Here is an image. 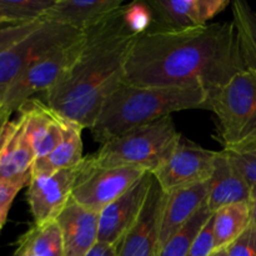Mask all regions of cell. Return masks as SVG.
<instances>
[{"label": "cell", "instance_id": "22", "mask_svg": "<svg viewBox=\"0 0 256 256\" xmlns=\"http://www.w3.org/2000/svg\"><path fill=\"white\" fill-rule=\"evenodd\" d=\"M232 22L245 66L256 72V12L246 2L235 0Z\"/></svg>", "mask_w": 256, "mask_h": 256}, {"label": "cell", "instance_id": "34", "mask_svg": "<svg viewBox=\"0 0 256 256\" xmlns=\"http://www.w3.org/2000/svg\"><path fill=\"white\" fill-rule=\"evenodd\" d=\"M210 256H228V249H219L215 250Z\"/></svg>", "mask_w": 256, "mask_h": 256}, {"label": "cell", "instance_id": "19", "mask_svg": "<svg viewBox=\"0 0 256 256\" xmlns=\"http://www.w3.org/2000/svg\"><path fill=\"white\" fill-rule=\"evenodd\" d=\"M82 132L80 125L65 119L60 142L48 156L34 162L32 174H52L79 166L84 159Z\"/></svg>", "mask_w": 256, "mask_h": 256}, {"label": "cell", "instance_id": "8", "mask_svg": "<svg viewBox=\"0 0 256 256\" xmlns=\"http://www.w3.org/2000/svg\"><path fill=\"white\" fill-rule=\"evenodd\" d=\"M146 172H149L134 166H92L82 159L72 188V199L86 209L100 212L134 186Z\"/></svg>", "mask_w": 256, "mask_h": 256}, {"label": "cell", "instance_id": "30", "mask_svg": "<svg viewBox=\"0 0 256 256\" xmlns=\"http://www.w3.org/2000/svg\"><path fill=\"white\" fill-rule=\"evenodd\" d=\"M118 245L102 244L98 242V244L92 248L86 256H116Z\"/></svg>", "mask_w": 256, "mask_h": 256}, {"label": "cell", "instance_id": "3", "mask_svg": "<svg viewBox=\"0 0 256 256\" xmlns=\"http://www.w3.org/2000/svg\"><path fill=\"white\" fill-rule=\"evenodd\" d=\"M199 109L209 110V92L204 88H140L122 82L104 102L90 130L102 145L172 112Z\"/></svg>", "mask_w": 256, "mask_h": 256}, {"label": "cell", "instance_id": "32", "mask_svg": "<svg viewBox=\"0 0 256 256\" xmlns=\"http://www.w3.org/2000/svg\"><path fill=\"white\" fill-rule=\"evenodd\" d=\"M10 115L12 114H9V112H2V114H0V134H2V129L6 125V122L10 120Z\"/></svg>", "mask_w": 256, "mask_h": 256}, {"label": "cell", "instance_id": "9", "mask_svg": "<svg viewBox=\"0 0 256 256\" xmlns=\"http://www.w3.org/2000/svg\"><path fill=\"white\" fill-rule=\"evenodd\" d=\"M219 152L205 149L182 136L166 160L152 172L165 194L208 182L215 170Z\"/></svg>", "mask_w": 256, "mask_h": 256}, {"label": "cell", "instance_id": "28", "mask_svg": "<svg viewBox=\"0 0 256 256\" xmlns=\"http://www.w3.org/2000/svg\"><path fill=\"white\" fill-rule=\"evenodd\" d=\"M226 249L228 256H256V226L250 224L244 234Z\"/></svg>", "mask_w": 256, "mask_h": 256}, {"label": "cell", "instance_id": "6", "mask_svg": "<svg viewBox=\"0 0 256 256\" xmlns=\"http://www.w3.org/2000/svg\"><path fill=\"white\" fill-rule=\"evenodd\" d=\"M209 110L222 150L256 144V72L242 70L209 92Z\"/></svg>", "mask_w": 256, "mask_h": 256}, {"label": "cell", "instance_id": "11", "mask_svg": "<svg viewBox=\"0 0 256 256\" xmlns=\"http://www.w3.org/2000/svg\"><path fill=\"white\" fill-rule=\"evenodd\" d=\"M78 170L79 166L52 174H32L26 199L34 224H45L58 219L72 199Z\"/></svg>", "mask_w": 256, "mask_h": 256}, {"label": "cell", "instance_id": "33", "mask_svg": "<svg viewBox=\"0 0 256 256\" xmlns=\"http://www.w3.org/2000/svg\"><path fill=\"white\" fill-rule=\"evenodd\" d=\"M2 112H5L4 109V92L0 89V114H2Z\"/></svg>", "mask_w": 256, "mask_h": 256}, {"label": "cell", "instance_id": "1", "mask_svg": "<svg viewBox=\"0 0 256 256\" xmlns=\"http://www.w3.org/2000/svg\"><path fill=\"white\" fill-rule=\"evenodd\" d=\"M246 69L234 22L149 30L135 38L122 82L140 88H204L208 92Z\"/></svg>", "mask_w": 256, "mask_h": 256}, {"label": "cell", "instance_id": "18", "mask_svg": "<svg viewBox=\"0 0 256 256\" xmlns=\"http://www.w3.org/2000/svg\"><path fill=\"white\" fill-rule=\"evenodd\" d=\"M252 186L230 162L224 150H219L215 170L209 182L208 206L215 212L228 205L249 202Z\"/></svg>", "mask_w": 256, "mask_h": 256}, {"label": "cell", "instance_id": "24", "mask_svg": "<svg viewBox=\"0 0 256 256\" xmlns=\"http://www.w3.org/2000/svg\"><path fill=\"white\" fill-rule=\"evenodd\" d=\"M54 0H0V24L18 25L42 19Z\"/></svg>", "mask_w": 256, "mask_h": 256}, {"label": "cell", "instance_id": "12", "mask_svg": "<svg viewBox=\"0 0 256 256\" xmlns=\"http://www.w3.org/2000/svg\"><path fill=\"white\" fill-rule=\"evenodd\" d=\"M36 160L22 118L9 120L0 134V182L28 186Z\"/></svg>", "mask_w": 256, "mask_h": 256}, {"label": "cell", "instance_id": "10", "mask_svg": "<svg viewBox=\"0 0 256 256\" xmlns=\"http://www.w3.org/2000/svg\"><path fill=\"white\" fill-rule=\"evenodd\" d=\"M154 176L146 172L134 186L99 212V236L102 244L119 245L126 232L134 226L149 198Z\"/></svg>", "mask_w": 256, "mask_h": 256}, {"label": "cell", "instance_id": "4", "mask_svg": "<svg viewBox=\"0 0 256 256\" xmlns=\"http://www.w3.org/2000/svg\"><path fill=\"white\" fill-rule=\"evenodd\" d=\"M182 136L172 118L166 116L105 142L84 160L92 166H134L152 174L169 158Z\"/></svg>", "mask_w": 256, "mask_h": 256}, {"label": "cell", "instance_id": "2", "mask_svg": "<svg viewBox=\"0 0 256 256\" xmlns=\"http://www.w3.org/2000/svg\"><path fill=\"white\" fill-rule=\"evenodd\" d=\"M124 6L84 32L78 59L44 92L45 102L54 112L82 129L94 125L104 102L122 84L128 54L136 38L125 26Z\"/></svg>", "mask_w": 256, "mask_h": 256}, {"label": "cell", "instance_id": "23", "mask_svg": "<svg viewBox=\"0 0 256 256\" xmlns=\"http://www.w3.org/2000/svg\"><path fill=\"white\" fill-rule=\"evenodd\" d=\"M212 212L208 206V200L199 212L175 234H172L165 244L158 248L156 256H186L194 242L195 238L202 232Z\"/></svg>", "mask_w": 256, "mask_h": 256}, {"label": "cell", "instance_id": "14", "mask_svg": "<svg viewBox=\"0 0 256 256\" xmlns=\"http://www.w3.org/2000/svg\"><path fill=\"white\" fill-rule=\"evenodd\" d=\"M56 222L62 230L65 256H86L98 244L99 212L70 199Z\"/></svg>", "mask_w": 256, "mask_h": 256}, {"label": "cell", "instance_id": "5", "mask_svg": "<svg viewBox=\"0 0 256 256\" xmlns=\"http://www.w3.org/2000/svg\"><path fill=\"white\" fill-rule=\"evenodd\" d=\"M84 32L42 19L0 29V89L49 52L79 39Z\"/></svg>", "mask_w": 256, "mask_h": 256}, {"label": "cell", "instance_id": "27", "mask_svg": "<svg viewBox=\"0 0 256 256\" xmlns=\"http://www.w3.org/2000/svg\"><path fill=\"white\" fill-rule=\"evenodd\" d=\"M216 250L215 246L214 226H212V215L202 226V232L198 234L186 256H210Z\"/></svg>", "mask_w": 256, "mask_h": 256}, {"label": "cell", "instance_id": "26", "mask_svg": "<svg viewBox=\"0 0 256 256\" xmlns=\"http://www.w3.org/2000/svg\"><path fill=\"white\" fill-rule=\"evenodd\" d=\"M224 152L250 186L256 188V144Z\"/></svg>", "mask_w": 256, "mask_h": 256}, {"label": "cell", "instance_id": "29", "mask_svg": "<svg viewBox=\"0 0 256 256\" xmlns=\"http://www.w3.org/2000/svg\"><path fill=\"white\" fill-rule=\"evenodd\" d=\"M22 189V186H19V185L0 182V232L6 224L8 215H9L14 199Z\"/></svg>", "mask_w": 256, "mask_h": 256}, {"label": "cell", "instance_id": "16", "mask_svg": "<svg viewBox=\"0 0 256 256\" xmlns=\"http://www.w3.org/2000/svg\"><path fill=\"white\" fill-rule=\"evenodd\" d=\"M208 195L209 182L174 190L164 195L160 215L158 248L165 244L172 234L182 229L199 212L200 208L206 202Z\"/></svg>", "mask_w": 256, "mask_h": 256}, {"label": "cell", "instance_id": "25", "mask_svg": "<svg viewBox=\"0 0 256 256\" xmlns=\"http://www.w3.org/2000/svg\"><path fill=\"white\" fill-rule=\"evenodd\" d=\"M152 18H154V12L149 2L146 4V2H134L124 6V12H122L124 24L135 36L149 32Z\"/></svg>", "mask_w": 256, "mask_h": 256}, {"label": "cell", "instance_id": "31", "mask_svg": "<svg viewBox=\"0 0 256 256\" xmlns=\"http://www.w3.org/2000/svg\"><path fill=\"white\" fill-rule=\"evenodd\" d=\"M250 212H252V224L256 226V188H252V196L249 200Z\"/></svg>", "mask_w": 256, "mask_h": 256}, {"label": "cell", "instance_id": "15", "mask_svg": "<svg viewBox=\"0 0 256 256\" xmlns=\"http://www.w3.org/2000/svg\"><path fill=\"white\" fill-rule=\"evenodd\" d=\"M152 12L162 20L165 29H190L208 25L226 6L229 0H154Z\"/></svg>", "mask_w": 256, "mask_h": 256}, {"label": "cell", "instance_id": "17", "mask_svg": "<svg viewBox=\"0 0 256 256\" xmlns=\"http://www.w3.org/2000/svg\"><path fill=\"white\" fill-rule=\"evenodd\" d=\"M122 0H54L45 19L86 32L122 6Z\"/></svg>", "mask_w": 256, "mask_h": 256}, {"label": "cell", "instance_id": "21", "mask_svg": "<svg viewBox=\"0 0 256 256\" xmlns=\"http://www.w3.org/2000/svg\"><path fill=\"white\" fill-rule=\"evenodd\" d=\"M252 224L249 202L228 205L212 212L215 246L216 250L226 249Z\"/></svg>", "mask_w": 256, "mask_h": 256}, {"label": "cell", "instance_id": "7", "mask_svg": "<svg viewBox=\"0 0 256 256\" xmlns=\"http://www.w3.org/2000/svg\"><path fill=\"white\" fill-rule=\"evenodd\" d=\"M85 34L75 42L40 58L20 72L4 92V109L12 114L36 92H46L72 66L82 52Z\"/></svg>", "mask_w": 256, "mask_h": 256}, {"label": "cell", "instance_id": "13", "mask_svg": "<svg viewBox=\"0 0 256 256\" xmlns=\"http://www.w3.org/2000/svg\"><path fill=\"white\" fill-rule=\"evenodd\" d=\"M18 112L24 120L26 135L36 160L48 156L62 140L65 119L36 98L28 100Z\"/></svg>", "mask_w": 256, "mask_h": 256}, {"label": "cell", "instance_id": "20", "mask_svg": "<svg viewBox=\"0 0 256 256\" xmlns=\"http://www.w3.org/2000/svg\"><path fill=\"white\" fill-rule=\"evenodd\" d=\"M14 256H65L62 230L56 220L32 224L16 240Z\"/></svg>", "mask_w": 256, "mask_h": 256}]
</instances>
